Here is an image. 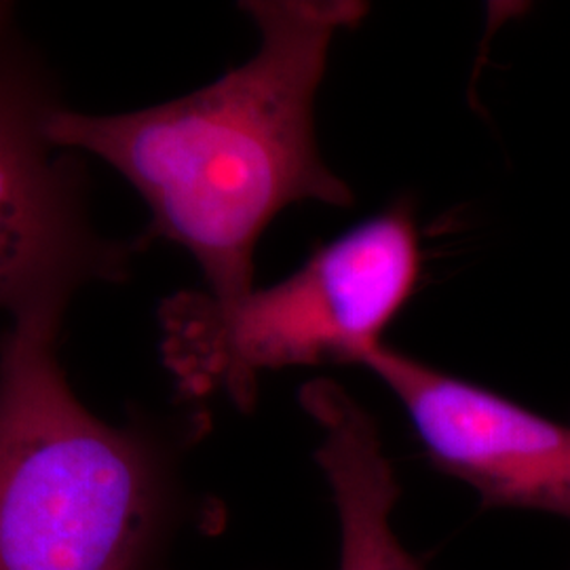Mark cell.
I'll use <instances>...</instances> for the list:
<instances>
[{
    "instance_id": "obj_2",
    "label": "cell",
    "mask_w": 570,
    "mask_h": 570,
    "mask_svg": "<svg viewBox=\"0 0 570 570\" xmlns=\"http://www.w3.org/2000/svg\"><path fill=\"white\" fill-rule=\"evenodd\" d=\"M63 317L30 313L0 336V570H165L205 412L96 416L61 367Z\"/></svg>"
},
{
    "instance_id": "obj_5",
    "label": "cell",
    "mask_w": 570,
    "mask_h": 570,
    "mask_svg": "<svg viewBox=\"0 0 570 570\" xmlns=\"http://www.w3.org/2000/svg\"><path fill=\"white\" fill-rule=\"evenodd\" d=\"M362 367L402 404L431 465L473 490L484 510L539 511L570 522V423L385 343Z\"/></svg>"
},
{
    "instance_id": "obj_4",
    "label": "cell",
    "mask_w": 570,
    "mask_h": 570,
    "mask_svg": "<svg viewBox=\"0 0 570 570\" xmlns=\"http://www.w3.org/2000/svg\"><path fill=\"white\" fill-rule=\"evenodd\" d=\"M60 87L0 2V311H68L82 287L129 279L138 245L94 223L87 167L47 134Z\"/></svg>"
},
{
    "instance_id": "obj_6",
    "label": "cell",
    "mask_w": 570,
    "mask_h": 570,
    "mask_svg": "<svg viewBox=\"0 0 570 570\" xmlns=\"http://www.w3.org/2000/svg\"><path fill=\"white\" fill-rule=\"evenodd\" d=\"M298 402L320 429L313 459L336 510L338 570H423L393 524L402 484L376 419L332 379L308 381Z\"/></svg>"
},
{
    "instance_id": "obj_3",
    "label": "cell",
    "mask_w": 570,
    "mask_h": 570,
    "mask_svg": "<svg viewBox=\"0 0 570 570\" xmlns=\"http://www.w3.org/2000/svg\"><path fill=\"white\" fill-rule=\"evenodd\" d=\"M421 266L416 212L402 197L237 303L220 305L205 292L165 298V367L184 400L220 393L252 412L265 372L362 366L412 298Z\"/></svg>"
},
{
    "instance_id": "obj_1",
    "label": "cell",
    "mask_w": 570,
    "mask_h": 570,
    "mask_svg": "<svg viewBox=\"0 0 570 570\" xmlns=\"http://www.w3.org/2000/svg\"><path fill=\"white\" fill-rule=\"evenodd\" d=\"M258 49L220 79L169 102L91 115L60 106L47 125L61 150L96 157L148 207L134 242L180 245L220 305L256 285V247L285 207H351L348 184L327 167L315 100L336 37L370 13L362 0H245Z\"/></svg>"
}]
</instances>
